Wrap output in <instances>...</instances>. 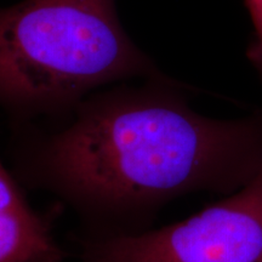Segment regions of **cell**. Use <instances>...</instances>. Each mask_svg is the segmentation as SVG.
Instances as JSON below:
<instances>
[{"label":"cell","mask_w":262,"mask_h":262,"mask_svg":"<svg viewBox=\"0 0 262 262\" xmlns=\"http://www.w3.org/2000/svg\"><path fill=\"white\" fill-rule=\"evenodd\" d=\"M260 79H261V81H262V77H260Z\"/></svg>","instance_id":"8992f818"},{"label":"cell","mask_w":262,"mask_h":262,"mask_svg":"<svg viewBox=\"0 0 262 262\" xmlns=\"http://www.w3.org/2000/svg\"><path fill=\"white\" fill-rule=\"evenodd\" d=\"M170 78L91 94L56 126H18L15 168L79 215L86 237L137 233L188 193L227 195L262 169V108L233 120L188 106Z\"/></svg>","instance_id":"6da1fadb"},{"label":"cell","mask_w":262,"mask_h":262,"mask_svg":"<svg viewBox=\"0 0 262 262\" xmlns=\"http://www.w3.org/2000/svg\"><path fill=\"white\" fill-rule=\"evenodd\" d=\"M81 262H262V169L238 191L180 222L85 237Z\"/></svg>","instance_id":"3957f363"},{"label":"cell","mask_w":262,"mask_h":262,"mask_svg":"<svg viewBox=\"0 0 262 262\" xmlns=\"http://www.w3.org/2000/svg\"><path fill=\"white\" fill-rule=\"evenodd\" d=\"M166 78L131 40L114 0L0 8V107L19 125L58 119L101 88Z\"/></svg>","instance_id":"7a4b0ae2"},{"label":"cell","mask_w":262,"mask_h":262,"mask_svg":"<svg viewBox=\"0 0 262 262\" xmlns=\"http://www.w3.org/2000/svg\"><path fill=\"white\" fill-rule=\"evenodd\" d=\"M253 25V37L247 49V57L258 77H262V0H244Z\"/></svg>","instance_id":"5b68a950"},{"label":"cell","mask_w":262,"mask_h":262,"mask_svg":"<svg viewBox=\"0 0 262 262\" xmlns=\"http://www.w3.org/2000/svg\"><path fill=\"white\" fill-rule=\"evenodd\" d=\"M64 250L0 160V262H62Z\"/></svg>","instance_id":"277c9868"}]
</instances>
